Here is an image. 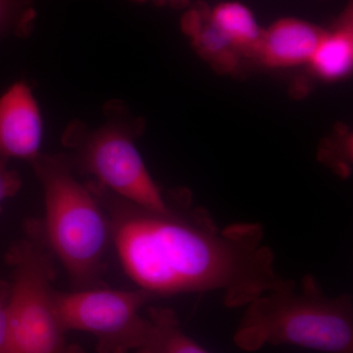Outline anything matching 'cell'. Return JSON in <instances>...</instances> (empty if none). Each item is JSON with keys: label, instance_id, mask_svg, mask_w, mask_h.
Returning <instances> with one entry per match:
<instances>
[{"label": "cell", "instance_id": "obj_8", "mask_svg": "<svg viewBox=\"0 0 353 353\" xmlns=\"http://www.w3.org/2000/svg\"><path fill=\"white\" fill-rule=\"evenodd\" d=\"M324 31L304 21L285 18L262 31L255 55L269 67L309 63Z\"/></svg>", "mask_w": 353, "mask_h": 353}, {"label": "cell", "instance_id": "obj_12", "mask_svg": "<svg viewBox=\"0 0 353 353\" xmlns=\"http://www.w3.org/2000/svg\"><path fill=\"white\" fill-rule=\"evenodd\" d=\"M209 16L240 54L255 55L262 30L248 7L239 2H224L209 11Z\"/></svg>", "mask_w": 353, "mask_h": 353}, {"label": "cell", "instance_id": "obj_10", "mask_svg": "<svg viewBox=\"0 0 353 353\" xmlns=\"http://www.w3.org/2000/svg\"><path fill=\"white\" fill-rule=\"evenodd\" d=\"M182 25L194 48L216 68L231 71L236 66L240 53L213 24L209 11L192 9L183 16Z\"/></svg>", "mask_w": 353, "mask_h": 353}, {"label": "cell", "instance_id": "obj_14", "mask_svg": "<svg viewBox=\"0 0 353 353\" xmlns=\"http://www.w3.org/2000/svg\"><path fill=\"white\" fill-rule=\"evenodd\" d=\"M10 284L0 280V353H12L9 321Z\"/></svg>", "mask_w": 353, "mask_h": 353}, {"label": "cell", "instance_id": "obj_11", "mask_svg": "<svg viewBox=\"0 0 353 353\" xmlns=\"http://www.w3.org/2000/svg\"><path fill=\"white\" fill-rule=\"evenodd\" d=\"M148 330L134 353H210L183 333L176 313L170 308L148 307Z\"/></svg>", "mask_w": 353, "mask_h": 353}, {"label": "cell", "instance_id": "obj_5", "mask_svg": "<svg viewBox=\"0 0 353 353\" xmlns=\"http://www.w3.org/2000/svg\"><path fill=\"white\" fill-rule=\"evenodd\" d=\"M132 132L116 119L94 131L78 122L70 125L63 143L74 150L72 166L94 176L116 196L152 210H167L168 199L148 173Z\"/></svg>", "mask_w": 353, "mask_h": 353}, {"label": "cell", "instance_id": "obj_9", "mask_svg": "<svg viewBox=\"0 0 353 353\" xmlns=\"http://www.w3.org/2000/svg\"><path fill=\"white\" fill-rule=\"evenodd\" d=\"M309 64L319 78L336 81L352 72L353 65L352 12L334 31L324 32Z\"/></svg>", "mask_w": 353, "mask_h": 353}, {"label": "cell", "instance_id": "obj_2", "mask_svg": "<svg viewBox=\"0 0 353 353\" xmlns=\"http://www.w3.org/2000/svg\"><path fill=\"white\" fill-rule=\"evenodd\" d=\"M234 334L243 352L267 345H294L324 353H353V301L348 292L328 296L312 275L289 280L245 306Z\"/></svg>", "mask_w": 353, "mask_h": 353}, {"label": "cell", "instance_id": "obj_1", "mask_svg": "<svg viewBox=\"0 0 353 353\" xmlns=\"http://www.w3.org/2000/svg\"><path fill=\"white\" fill-rule=\"evenodd\" d=\"M105 211L114 248L139 289L154 296L218 292L230 308L245 307L289 282L259 223L224 228L189 194H173L165 211L143 208L97 182L87 183Z\"/></svg>", "mask_w": 353, "mask_h": 353}, {"label": "cell", "instance_id": "obj_3", "mask_svg": "<svg viewBox=\"0 0 353 353\" xmlns=\"http://www.w3.org/2000/svg\"><path fill=\"white\" fill-rule=\"evenodd\" d=\"M30 163L43 185L44 241L75 290L101 287L112 245L110 222L97 197L73 174L69 158L39 154Z\"/></svg>", "mask_w": 353, "mask_h": 353}, {"label": "cell", "instance_id": "obj_16", "mask_svg": "<svg viewBox=\"0 0 353 353\" xmlns=\"http://www.w3.org/2000/svg\"><path fill=\"white\" fill-rule=\"evenodd\" d=\"M137 1H148V0H137ZM152 1L157 2L158 4H169L171 6L180 7L185 6L187 3L188 0H152Z\"/></svg>", "mask_w": 353, "mask_h": 353}, {"label": "cell", "instance_id": "obj_6", "mask_svg": "<svg viewBox=\"0 0 353 353\" xmlns=\"http://www.w3.org/2000/svg\"><path fill=\"white\" fill-rule=\"evenodd\" d=\"M157 299L145 290H111L105 285L71 292L55 290L54 303L67 332L97 339L99 353L136 352L148 326L143 309Z\"/></svg>", "mask_w": 353, "mask_h": 353}, {"label": "cell", "instance_id": "obj_13", "mask_svg": "<svg viewBox=\"0 0 353 353\" xmlns=\"http://www.w3.org/2000/svg\"><path fill=\"white\" fill-rule=\"evenodd\" d=\"M34 16L29 0H0V37L9 32L28 36L34 26Z\"/></svg>", "mask_w": 353, "mask_h": 353}, {"label": "cell", "instance_id": "obj_15", "mask_svg": "<svg viewBox=\"0 0 353 353\" xmlns=\"http://www.w3.org/2000/svg\"><path fill=\"white\" fill-rule=\"evenodd\" d=\"M22 181L17 172L7 166V160L0 158V205L19 192Z\"/></svg>", "mask_w": 353, "mask_h": 353}, {"label": "cell", "instance_id": "obj_7", "mask_svg": "<svg viewBox=\"0 0 353 353\" xmlns=\"http://www.w3.org/2000/svg\"><path fill=\"white\" fill-rule=\"evenodd\" d=\"M43 119L31 88L14 83L0 97V158L28 160L39 154Z\"/></svg>", "mask_w": 353, "mask_h": 353}, {"label": "cell", "instance_id": "obj_4", "mask_svg": "<svg viewBox=\"0 0 353 353\" xmlns=\"http://www.w3.org/2000/svg\"><path fill=\"white\" fill-rule=\"evenodd\" d=\"M27 238L7 254L11 267L9 321L12 353H85L70 343L55 307L54 255L41 225L32 221Z\"/></svg>", "mask_w": 353, "mask_h": 353}]
</instances>
